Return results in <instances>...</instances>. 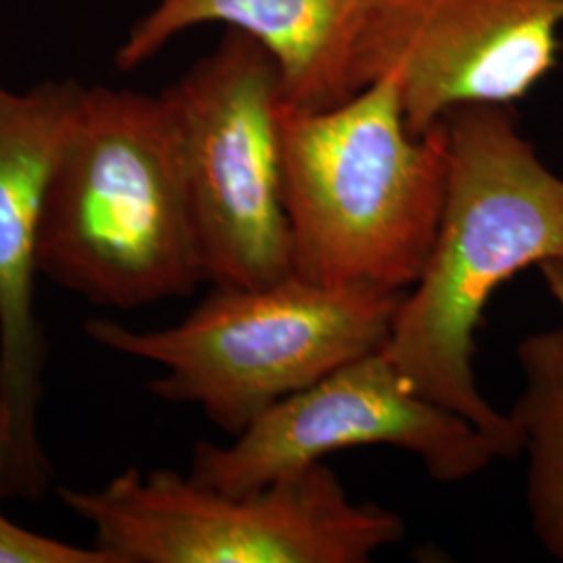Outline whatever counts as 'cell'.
Masks as SVG:
<instances>
[{
  "label": "cell",
  "instance_id": "1",
  "mask_svg": "<svg viewBox=\"0 0 563 563\" xmlns=\"http://www.w3.org/2000/svg\"><path fill=\"white\" fill-rule=\"evenodd\" d=\"M443 121L441 223L383 351L420 395L481 428L504 457H516V423L476 383V330L497 288L562 255L563 178L520 134L511 104H465Z\"/></svg>",
  "mask_w": 563,
  "mask_h": 563
},
{
  "label": "cell",
  "instance_id": "2",
  "mask_svg": "<svg viewBox=\"0 0 563 563\" xmlns=\"http://www.w3.org/2000/svg\"><path fill=\"white\" fill-rule=\"evenodd\" d=\"M38 274L139 309L205 282L180 155L159 97L84 88L42 205Z\"/></svg>",
  "mask_w": 563,
  "mask_h": 563
},
{
  "label": "cell",
  "instance_id": "3",
  "mask_svg": "<svg viewBox=\"0 0 563 563\" xmlns=\"http://www.w3.org/2000/svg\"><path fill=\"white\" fill-rule=\"evenodd\" d=\"M292 274L322 286L409 290L437 236L444 121L413 134L393 76L320 111L280 113Z\"/></svg>",
  "mask_w": 563,
  "mask_h": 563
},
{
  "label": "cell",
  "instance_id": "4",
  "mask_svg": "<svg viewBox=\"0 0 563 563\" xmlns=\"http://www.w3.org/2000/svg\"><path fill=\"white\" fill-rule=\"evenodd\" d=\"M405 292L322 286L290 274L255 288L216 286L163 330L92 318L84 332L113 353L162 367L148 384L155 397L195 405L236 437L282 399L380 351Z\"/></svg>",
  "mask_w": 563,
  "mask_h": 563
},
{
  "label": "cell",
  "instance_id": "5",
  "mask_svg": "<svg viewBox=\"0 0 563 563\" xmlns=\"http://www.w3.org/2000/svg\"><path fill=\"white\" fill-rule=\"evenodd\" d=\"M59 499L115 563H367L405 537L399 514L353 501L323 462L246 495L128 467Z\"/></svg>",
  "mask_w": 563,
  "mask_h": 563
},
{
  "label": "cell",
  "instance_id": "6",
  "mask_svg": "<svg viewBox=\"0 0 563 563\" xmlns=\"http://www.w3.org/2000/svg\"><path fill=\"white\" fill-rule=\"evenodd\" d=\"M162 99L176 134L205 282L255 288L290 276L276 60L260 42L232 30Z\"/></svg>",
  "mask_w": 563,
  "mask_h": 563
},
{
  "label": "cell",
  "instance_id": "7",
  "mask_svg": "<svg viewBox=\"0 0 563 563\" xmlns=\"http://www.w3.org/2000/svg\"><path fill=\"white\" fill-rule=\"evenodd\" d=\"M357 446L407 451L443 484L504 457L481 428L420 395L380 349L276 402L232 443H197L188 476L246 495Z\"/></svg>",
  "mask_w": 563,
  "mask_h": 563
},
{
  "label": "cell",
  "instance_id": "8",
  "mask_svg": "<svg viewBox=\"0 0 563 563\" xmlns=\"http://www.w3.org/2000/svg\"><path fill=\"white\" fill-rule=\"evenodd\" d=\"M563 0H372L363 88L393 76L426 134L465 104H511L555 67Z\"/></svg>",
  "mask_w": 563,
  "mask_h": 563
},
{
  "label": "cell",
  "instance_id": "9",
  "mask_svg": "<svg viewBox=\"0 0 563 563\" xmlns=\"http://www.w3.org/2000/svg\"><path fill=\"white\" fill-rule=\"evenodd\" d=\"M84 86L44 81L25 92L0 84V360L9 443L0 495L34 499L48 483L38 434L46 342L36 313L42 205Z\"/></svg>",
  "mask_w": 563,
  "mask_h": 563
},
{
  "label": "cell",
  "instance_id": "10",
  "mask_svg": "<svg viewBox=\"0 0 563 563\" xmlns=\"http://www.w3.org/2000/svg\"><path fill=\"white\" fill-rule=\"evenodd\" d=\"M372 0H159L118 51L134 69L181 30L222 21L251 36L276 60L282 107L320 111L363 88L362 46Z\"/></svg>",
  "mask_w": 563,
  "mask_h": 563
},
{
  "label": "cell",
  "instance_id": "11",
  "mask_svg": "<svg viewBox=\"0 0 563 563\" xmlns=\"http://www.w3.org/2000/svg\"><path fill=\"white\" fill-rule=\"evenodd\" d=\"M523 388L509 418L528 455L526 501L537 539L563 562V325L518 346Z\"/></svg>",
  "mask_w": 563,
  "mask_h": 563
},
{
  "label": "cell",
  "instance_id": "12",
  "mask_svg": "<svg viewBox=\"0 0 563 563\" xmlns=\"http://www.w3.org/2000/svg\"><path fill=\"white\" fill-rule=\"evenodd\" d=\"M0 563H115L97 547H76L25 530L0 511Z\"/></svg>",
  "mask_w": 563,
  "mask_h": 563
},
{
  "label": "cell",
  "instance_id": "13",
  "mask_svg": "<svg viewBox=\"0 0 563 563\" xmlns=\"http://www.w3.org/2000/svg\"><path fill=\"white\" fill-rule=\"evenodd\" d=\"M541 274H543L544 284H547V290L549 295L553 297V301L558 302L560 311L563 316V253L553 257V260H547V262L539 265Z\"/></svg>",
  "mask_w": 563,
  "mask_h": 563
},
{
  "label": "cell",
  "instance_id": "14",
  "mask_svg": "<svg viewBox=\"0 0 563 563\" xmlns=\"http://www.w3.org/2000/svg\"><path fill=\"white\" fill-rule=\"evenodd\" d=\"M9 443V413H7V399H4V386H2V360H0V478H2V465L7 455Z\"/></svg>",
  "mask_w": 563,
  "mask_h": 563
}]
</instances>
